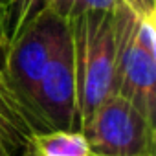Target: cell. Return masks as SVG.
<instances>
[{"label": "cell", "mask_w": 156, "mask_h": 156, "mask_svg": "<svg viewBox=\"0 0 156 156\" xmlns=\"http://www.w3.org/2000/svg\"><path fill=\"white\" fill-rule=\"evenodd\" d=\"M136 13L121 0L114 9L116 26V64H114V88L130 101L147 119L154 121L156 112V55L143 50L134 37Z\"/></svg>", "instance_id": "obj_4"}, {"label": "cell", "mask_w": 156, "mask_h": 156, "mask_svg": "<svg viewBox=\"0 0 156 156\" xmlns=\"http://www.w3.org/2000/svg\"><path fill=\"white\" fill-rule=\"evenodd\" d=\"M28 107L41 134L50 130H79L70 31L44 68L31 92Z\"/></svg>", "instance_id": "obj_5"}, {"label": "cell", "mask_w": 156, "mask_h": 156, "mask_svg": "<svg viewBox=\"0 0 156 156\" xmlns=\"http://www.w3.org/2000/svg\"><path fill=\"white\" fill-rule=\"evenodd\" d=\"M0 156H17V152L2 127H0Z\"/></svg>", "instance_id": "obj_11"}, {"label": "cell", "mask_w": 156, "mask_h": 156, "mask_svg": "<svg viewBox=\"0 0 156 156\" xmlns=\"http://www.w3.org/2000/svg\"><path fill=\"white\" fill-rule=\"evenodd\" d=\"M119 0H50V8L59 19L70 22L72 19L90 11H114Z\"/></svg>", "instance_id": "obj_8"}, {"label": "cell", "mask_w": 156, "mask_h": 156, "mask_svg": "<svg viewBox=\"0 0 156 156\" xmlns=\"http://www.w3.org/2000/svg\"><path fill=\"white\" fill-rule=\"evenodd\" d=\"M92 156H96V154H92Z\"/></svg>", "instance_id": "obj_13"}, {"label": "cell", "mask_w": 156, "mask_h": 156, "mask_svg": "<svg viewBox=\"0 0 156 156\" xmlns=\"http://www.w3.org/2000/svg\"><path fill=\"white\" fill-rule=\"evenodd\" d=\"M68 31H70L68 22L59 19L51 9H46L6 50L4 73H6L8 85L17 96V99L24 105L31 119L33 116L28 107L31 92L37 81L41 79L44 68L51 61L53 53L57 51L59 44L68 35ZM37 132H39V127H37Z\"/></svg>", "instance_id": "obj_3"}, {"label": "cell", "mask_w": 156, "mask_h": 156, "mask_svg": "<svg viewBox=\"0 0 156 156\" xmlns=\"http://www.w3.org/2000/svg\"><path fill=\"white\" fill-rule=\"evenodd\" d=\"M73 48L77 118L81 125L112 94L116 64L114 11H90L68 22Z\"/></svg>", "instance_id": "obj_1"}, {"label": "cell", "mask_w": 156, "mask_h": 156, "mask_svg": "<svg viewBox=\"0 0 156 156\" xmlns=\"http://www.w3.org/2000/svg\"><path fill=\"white\" fill-rule=\"evenodd\" d=\"M121 2L129 9H132L138 17L156 15V4H154V0H121Z\"/></svg>", "instance_id": "obj_9"}, {"label": "cell", "mask_w": 156, "mask_h": 156, "mask_svg": "<svg viewBox=\"0 0 156 156\" xmlns=\"http://www.w3.org/2000/svg\"><path fill=\"white\" fill-rule=\"evenodd\" d=\"M79 130L96 156H154V121L118 94H110Z\"/></svg>", "instance_id": "obj_2"}, {"label": "cell", "mask_w": 156, "mask_h": 156, "mask_svg": "<svg viewBox=\"0 0 156 156\" xmlns=\"http://www.w3.org/2000/svg\"><path fill=\"white\" fill-rule=\"evenodd\" d=\"M48 8L50 0H13L8 8V46Z\"/></svg>", "instance_id": "obj_7"}, {"label": "cell", "mask_w": 156, "mask_h": 156, "mask_svg": "<svg viewBox=\"0 0 156 156\" xmlns=\"http://www.w3.org/2000/svg\"><path fill=\"white\" fill-rule=\"evenodd\" d=\"M26 156H92L81 130H50L35 134Z\"/></svg>", "instance_id": "obj_6"}, {"label": "cell", "mask_w": 156, "mask_h": 156, "mask_svg": "<svg viewBox=\"0 0 156 156\" xmlns=\"http://www.w3.org/2000/svg\"><path fill=\"white\" fill-rule=\"evenodd\" d=\"M8 48V8L0 6V51Z\"/></svg>", "instance_id": "obj_10"}, {"label": "cell", "mask_w": 156, "mask_h": 156, "mask_svg": "<svg viewBox=\"0 0 156 156\" xmlns=\"http://www.w3.org/2000/svg\"><path fill=\"white\" fill-rule=\"evenodd\" d=\"M13 2V0H0V6H6V8H9V4Z\"/></svg>", "instance_id": "obj_12"}]
</instances>
